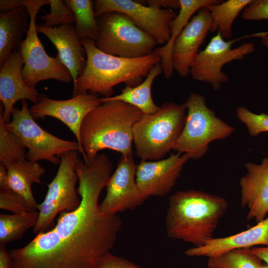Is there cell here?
Masks as SVG:
<instances>
[{
    "label": "cell",
    "mask_w": 268,
    "mask_h": 268,
    "mask_svg": "<svg viewBox=\"0 0 268 268\" xmlns=\"http://www.w3.org/2000/svg\"><path fill=\"white\" fill-rule=\"evenodd\" d=\"M113 169L110 159L98 154L89 164L78 159L75 170L79 205L60 213L52 229L41 232L22 248L12 249L16 268H94L114 247L122 221L102 212L99 199Z\"/></svg>",
    "instance_id": "6da1fadb"
},
{
    "label": "cell",
    "mask_w": 268,
    "mask_h": 268,
    "mask_svg": "<svg viewBox=\"0 0 268 268\" xmlns=\"http://www.w3.org/2000/svg\"><path fill=\"white\" fill-rule=\"evenodd\" d=\"M228 207L226 200L217 195L192 189L177 192L168 201L167 235L195 247L203 246L213 238Z\"/></svg>",
    "instance_id": "7a4b0ae2"
},
{
    "label": "cell",
    "mask_w": 268,
    "mask_h": 268,
    "mask_svg": "<svg viewBox=\"0 0 268 268\" xmlns=\"http://www.w3.org/2000/svg\"><path fill=\"white\" fill-rule=\"evenodd\" d=\"M81 42L86 51V64L73 84L72 96L89 92L110 97L113 88L120 83L131 87L140 84L153 67L160 62L159 56L154 51L142 57L125 58L103 52L93 40Z\"/></svg>",
    "instance_id": "3957f363"
},
{
    "label": "cell",
    "mask_w": 268,
    "mask_h": 268,
    "mask_svg": "<svg viewBox=\"0 0 268 268\" xmlns=\"http://www.w3.org/2000/svg\"><path fill=\"white\" fill-rule=\"evenodd\" d=\"M143 115L137 108L118 100L101 103L89 113L80 130L81 144L88 163L105 149L123 156L133 154V127Z\"/></svg>",
    "instance_id": "277c9868"
},
{
    "label": "cell",
    "mask_w": 268,
    "mask_h": 268,
    "mask_svg": "<svg viewBox=\"0 0 268 268\" xmlns=\"http://www.w3.org/2000/svg\"><path fill=\"white\" fill-rule=\"evenodd\" d=\"M187 116L185 103L166 102L152 114H144L134 126L133 142L136 155L142 160L163 158L173 150L181 134Z\"/></svg>",
    "instance_id": "5b68a950"
},
{
    "label": "cell",
    "mask_w": 268,
    "mask_h": 268,
    "mask_svg": "<svg viewBox=\"0 0 268 268\" xmlns=\"http://www.w3.org/2000/svg\"><path fill=\"white\" fill-rule=\"evenodd\" d=\"M185 103L186 119L173 150L197 160L206 153L210 142L227 138L235 129L216 116L201 94L193 93Z\"/></svg>",
    "instance_id": "8992f818"
},
{
    "label": "cell",
    "mask_w": 268,
    "mask_h": 268,
    "mask_svg": "<svg viewBox=\"0 0 268 268\" xmlns=\"http://www.w3.org/2000/svg\"><path fill=\"white\" fill-rule=\"evenodd\" d=\"M96 46L103 52L125 58H137L152 53L156 40L139 29L126 14L105 13L96 18Z\"/></svg>",
    "instance_id": "52a82bcc"
},
{
    "label": "cell",
    "mask_w": 268,
    "mask_h": 268,
    "mask_svg": "<svg viewBox=\"0 0 268 268\" xmlns=\"http://www.w3.org/2000/svg\"><path fill=\"white\" fill-rule=\"evenodd\" d=\"M23 2L30 16L28 30L18 48L24 62L22 74L25 83L32 88L48 79L70 83L73 80L69 71L58 54L55 57L48 55L38 36L37 15L42 6L49 4L48 0H23Z\"/></svg>",
    "instance_id": "ba28073f"
},
{
    "label": "cell",
    "mask_w": 268,
    "mask_h": 268,
    "mask_svg": "<svg viewBox=\"0 0 268 268\" xmlns=\"http://www.w3.org/2000/svg\"><path fill=\"white\" fill-rule=\"evenodd\" d=\"M4 126L24 142L28 149L27 160L35 162L46 160L58 164L62 155L73 151L79 152L77 141L62 139L42 128L32 117L26 100L22 101L20 109L14 107L10 121Z\"/></svg>",
    "instance_id": "9c48e42d"
},
{
    "label": "cell",
    "mask_w": 268,
    "mask_h": 268,
    "mask_svg": "<svg viewBox=\"0 0 268 268\" xmlns=\"http://www.w3.org/2000/svg\"><path fill=\"white\" fill-rule=\"evenodd\" d=\"M267 34L268 31L260 32L226 41L217 32L206 47L199 53L190 74L193 79L209 83L214 90H219L229 79L222 71L223 66L233 61L243 59L255 51V45L252 42H245L235 48H232V45L241 40L261 38Z\"/></svg>",
    "instance_id": "30bf717a"
},
{
    "label": "cell",
    "mask_w": 268,
    "mask_h": 268,
    "mask_svg": "<svg viewBox=\"0 0 268 268\" xmlns=\"http://www.w3.org/2000/svg\"><path fill=\"white\" fill-rule=\"evenodd\" d=\"M78 152L73 151L60 157L58 171L48 185V191L43 202L39 204V217L33 232L35 234L44 232L59 213L75 210L81 199L76 189L78 178L75 170Z\"/></svg>",
    "instance_id": "8fae6325"
},
{
    "label": "cell",
    "mask_w": 268,
    "mask_h": 268,
    "mask_svg": "<svg viewBox=\"0 0 268 268\" xmlns=\"http://www.w3.org/2000/svg\"><path fill=\"white\" fill-rule=\"evenodd\" d=\"M93 3L96 18L107 12H122L158 44L163 45L169 41L170 24L178 14L171 9L156 8L132 0H95Z\"/></svg>",
    "instance_id": "7c38bea8"
},
{
    "label": "cell",
    "mask_w": 268,
    "mask_h": 268,
    "mask_svg": "<svg viewBox=\"0 0 268 268\" xmlns=\"http://www.w3.org/2000/svg\"><path fill=\"white\" fill-rule=\"evenodd\" d=\"M101 103L98 95L85 92L72 96L67 100H55L44 94H40L37 103L30 108V113L35 119L51 117L65 124L75 135L83 161L88 164L80 139V130L86 116Z\"/></svg>",
    "instance_id": "4fadbf2b"
},
{
    "label": "cell",
    "mask_w": 268,
    "mask_h": 268,
    "mask_svg": "<svg viewBox=\"0 0 268 268\" xmlns=\"http://www.w3.org/2000/svg\"><path fill=\"white\" fill-rule=\"evenodd\" d=\"M136 165L133 154L121 156L115 172L107 181L106 195L99 204L102 212L117 214L132 210L146 200L136 182Z\"/></svg>",
    "instance_id": "5bb4252c"
},
{
    "label": "cell",
    "mask_w": 268,
    "mask_h": 268,
    "mask_svg": "<svg viewBox=\"0 0 268 268\" xmlns=\"http://www.w3.org/2000/svg\"><path fill=\"white\" fill-rule=\"evenodd\" d=\"M189 159L187 154L177 153L164 159L141 160L136 165L135 180L145 199L164 196L170 192Z\"/></svg>",
    "instance_id": "9a60e30c"
},
{
    "label": "cell",
    "mask_w": 268,
    "mask_h": 268,
    "mask_svg": "<svg viewBox=\"0 0 268 268\" xmlns=\"http://www.w3.org/2000/svg\"><path fill=\"white\" fill-rule=\"evenodd\" d=\"M211 20L206 7L199 9L192 17L174 42L171 62L174 70L181 78H186L195 63L210 31Z\"/></svg>",
    "instance_id": "2e32d148"
},
{
    "label": "cell",
    "mask_w": 268,
    "mask_h": 268,
    "mask_svg": "<svg viewBox=\"0 0 268 268\" xmlns=\"http://www.w3.org/2000/svg\"><path fill=\"white\" fill-rule=\"evenodd\" d=\"M23 66L20 53L17 50L11 53L0 66V100L3 106L4 123L10 121L17 101L28 100L35 104L40 96L37 89L25 83L22 74Z\"/></svg>",
    "instance_id": "e0dca14e"
},
{
    "label": "cell",
    "mask_w": 268,
    "mask_h": 268,
    "mask_svg": "<svg viewBox=\"0 0 268 268\" xmlns=\"http://www.w3.org/2000/svg\"><path fill=\"white\" fill-rule=\"evenodd\" d=\"M245 167L247 173L239 181L240 204L248 208L247 220L258 223L268 214V157L261 164L248 162Z\"/></svg>",
    "instance_id": "ac0fdd59"
},
{
    "label": "cell",
    "mask_w": 268,
    "mask_h": 268,
    "mask_svg": "<svg viewBox=\"0 0 268 268\" xmlns=\"http://www.w3.org/2000/svg\"><path fill=\"white\" fill-rule=\"evenodd\" d=\"M37 32L45 35L56 48L62 62L72 77L73 84L82 73L86 64V51L79 38L74 25L49 27L36 25Z\"/></svg>",
    "instance_id": "d6986e66"
},
{
    "label": "cell",
    "mask_w": 268,
    "mask_h": 268,
    "mask_svg": "<svg viewBox=\"0 0 268 268\" xmlns=\"http://www.w3.org/2000/svg\"><path fill=\"white\" fill-rule=\"evenodd\" d=\"M257 245L268 246V216L248 230L228 237L213 238L203 246L186 250L185 254L189 257L209 258L232 250Z\"/></svg>",
    "instance_id": "ffe728a7"
},
{
    "label": "cell",
    "mask_w": 268,
    "mask_h": 268,
    "mask_svg": "<svg viewBox=\"0 0 268 268\" xmlns=\"http://www.w3.org/2000/svg\"><path fill=\"white\" fill-rule=\"evenodd\" d=\"M30 16L26 6L0 14V67L7 57L19 48L29 29Z\"/></svg>",
    "instance_id": "44dd1931"
},
{
    "label": "cell",
    "mask_w": 268,
    "mask_h": 268,
    "mask_svg": "<svg viewBox=\"0 0 268 268\" xmlns=\"http://www.w3.org/2000/svg\"><path fill=\"white\" fill-rule=\"evenodd\" d=\"M219 0H179L180 8L170 26V38L165 45L156 48L154 51L160 58L163 73L170 78L174 69L171 62V52L174 41L192 17L201 8L219 3Z\"/></svg>",
    "instance_id": "7402d4cb"
},
{
    "label": "cell",
    "mask_w": 268,
    "mask_h": 268,
    "mask_svg": "<svg viewBox=\"0 0 268 268\" xmlns=\"http://www.w3.org/2000/svg\"><path fill=\"white\" fill-rule=\"evenodd\" d=\"M6 168L11 189L24 200L31 211L38 210L39 204L34 198L31 186L33 184L41 183L45 169L39 162L27 160L14 163Z\"/></svg>",
    "instance_id": "603a6c76"
},
{
    "label": "cell",
    "mask_w": 268,
    "mask_h": 268,
    "mask_svg": "<svg viewBox=\"0 0 268 268\" xmlns=\"http://www.w3.org/2000/svg\"><path fill=\"white\" fill-rule=\"evenodd\" d=\"M163 73L160 63L152 68L145 79L139 85L131 87L126 86L121 92L108 98H100L101 103L110 100L124 102L140 110L144 114H152L157 112L160 106L154 102L151 95V87L155 78Z\"/></svg>",
    "instance_id": "cb8c5ba5"
},
{
    "label": "cell",
    "mask_w": 268,
    "mask_h": 268,
    "mask_svg": "<svg viewBox=\"0 0 268 268\" xmlns=\"http://www.w3.org/2000/svg\"><path fill=\"white\" fill-rule=\"evenodd\" d=\"M251 0H222L207 6L211 20L209 32L217 31L225 40L231 38L234 21Z\"/></svg>",
    "instance_id": "d4e9b609"
},
{
    "label": "cell",
    "mask_w": 268,
    "mask_h": 268,
    "mask_svg": "<svg viewBox=\"0 0 268 268\" xmlns=\"http://www.w3.org/2000/svg\"><path fill=\"white\" fill-rule=\"evenodd\" d=\"M39 211L20 213L0 214V244L20 239L30 228L34 227L38 220Z\"/></svg>",
    "instance_id": "484cf974"
},
{
    "label": "cell",
    "mask_w": 268,
    "mask_h": 268,
    "mask_svg": "<svg viewBox=\"0 0 268 268\" xmlns=\"http://www.w3.org/2000/svg\"><path fill=\"white\" fill-rule=\"evenodd\" d=\"M73 11L75 18L74 25L80 40L91 39L95 41L97 36V24L93 1L91 0H64Z\"/></svg>",
    "instance_id": "4316f807"
},
{
    "label": "cell",
    "mask_w": 268,
    "mask_h": 268,
    "mask_svg": "<svg viewBox=\"0 0 268 268\" xmlns=\"http://www.w3.org/2000/svg\"><path fill=\"white\" fill-rule=\"evenodd\" d=\"M0 113V164L5 167L16 162L26 160V149L24 142L15 133L6 129Z\"/></svg>",
    "instance_id": "83f0119b"
},
{
    "label": "cell",
    "mask_w": 268,
    "mask_h": 268,
    "mask_svg": "<svg viewBox=\"0 0 268 268\" xmlns=\"http://www.w3.org/2000/svg\"><path fill=\"white\" fill-rule=\"evenodd\" d=\"M208 268H262L263 261L251 248L237 249L209 258Z\"/></svg>",
    "instance_id": "f1b7e54d"
},
{
    "label": "cell",
    "mask_w": 268,
    "mask_h": 268,
    "mask_svg": "<svg viewBox=\"0 0 268 268\" xmlns=\"http://www.w3.org/2000/svg\"><path fill=\"white\" fill-rule=\"evenodd\" d=\"M50 12L40 16L43 25L55 27L63 24H75L74 14L62 0H48Z\"/></svg>",
    "instance_id": "f546056e"
},
{
    "label": "cell",
    "mask_w": 268,
    "mask_h": 268,
    "mask_svg": "<svg viewBox=\"0 0 268 268\" xmlns=\"http://www.w3.org/2000/svg\"><path fill=\"white\" fill-rule=\"evenodd\" d=\"M238 119L246 127L250 135L256 137L260 134L268 132V115L256 114L244 106L236 110Z\"/></svg>",
    "instance_id": "4dcf8cb0"
},
{
    "label": "cell",
    "mask_w": 268,
    "mask_h": 268,
    "mask_svg": "<svg viewBox=\"0 0 268 268\" xmlns=\"http://www.w3.org/2000/svg\"><path fill=\"white\" fill-rule=\"evenodd\" d=\"M0 208L13 213L31 211L24 200L12 189L0 190Z\"/></svg>",
    "instance_id": "1f68e13d"
},
{
    "label": "cell",
    "mask_w": 268,
    "mask_h": 268,
    "mask_svg": "<svg viewBox=\"0 0 268 268\" xmlns=\"http://www.w3.org/2000/svg\"><path fill=\"white\" fill-rule=\"evenodd\" d=\"M241 14L245 20H268V0H252Z\"/></svg>",
    "instance_id": "d6a6232c"
},
{
    "label": "cell",
    "mask_w": 268,
    "mask_h": 268,
    "mask_svg": "<svg viewBox=\"0 0 268 268\" xmlns=\"http://www.w3.org/2000/svg\"><path fill=\"white\" fill-rule=\"evenodd\" d=\"M94 268H141L127 259L109 252L101 257Z\"/></svg>",
    "instance_id": "836d02e7"
},
{
    "label": "cell",
    "mask_w": 268,
    "mask_h": 268,
    "mask_svg": "<svg viewBox=\"0 0 268 268\" xmlns=\"http://www.w3.org/2000/svg\"><path fill=\"white\" fill-rule=\"evenodd\" d=\"M139 1L144 5L156 8H169L174 10L180 8L179 0H146Z\"/></svg>",
    "instance_id": "e575fe53"
},
{
    "label": "cell",
    "mask_w": 268,
    "mask_h": 268,
    "mask_svg": "<svg viewBox=\"0 0 268 268\" xmlns=\"http://www.w3.org/2000/svg\"><path fill=\"white\" fill-rule=\"evenodd\" d=\"M0 268H16L10 252L2 244H0Z\"/></svg>",
    "instance_id": "d590c367"
},
{
    "label": "cell",
    "mask_w": 268,
    "mask_h": 268,
    "mask_svg": "<svg viewBox=\"0 0 268 268\" xmlns=\"http://www.w3.org/2000/svg\"><path fill=\"white\" fill-rule=\"evenodd\" d=\"M23 2V0H0V13L11 11L20 7L25 6Z\"/></svg>",
    "instance_id": "8d00e7d4"
},
{
    "label": "cell",
    "mask_w": 268,
    "mask_h": 268,
    "mask_svg": "<svg viewBox=\"0 0 268 268\" xmlns=\"http://www.w3.org/2000/svg\"><path fill=\"white\" fill-rule=\"evenodd\" d=\"M11 189L8 181L6 168L4 166L0 164V190L7 191Z\"/></svg>",
    "instance_id": "74e56055"
},
{
    "label": "cell",
    "mask_w": 268,
    "mask_h": 268,
    "mask_svg": "<svg viewBox=\"0 0 268 268\" xmlns=\"http://www.w3.org/2000/svg\"><path fill=\"white\" fill-rule=\"evenodd\" d=\"M253 252L260 258L263 262L266 263L268 266V246L261 247H253Z\"/></svg>",
    "instance_id": "f35d334b"
},
{
    "label": "cell",
    "mask_w": 268,
    "mask_h": 268,
    "mask_svg": "<svg viewBox=\"0 0 268 268\" xmlns=\"http://www.w3.org/2000/svg\"><path fill=\"white\" fill-rule=\"evenodd\" d=\"M261 43L268 50V34H267L261 38Z\"/></svg>",
    "instance_id": "ab89813d"
},
{
    "label": "cell",
    "mask_w": 268,
    "mask_h": 268,
    "mask_svg": "<svg viewBox=\"0 0 268 268\" xmlns=\"http://www.w3.org/2000/svg\"><path fill=\"white\" fill-rule=\"evenodd\" d=\"M262 268H268V266H264L262 267Z\"/></svg>",
    "instance_id": "60d3db41"
}]
</instances>
